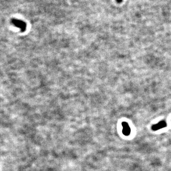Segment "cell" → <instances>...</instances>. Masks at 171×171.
Masks as SVG:
<instances>
[{
	"label": "cell",
	"mask_w": 171,
	"mask_h": 171,
	"mask_svg": "<svg viewBox=\"0 0 171 171\" xmlns=\"http://www.w3.org/2000/svg\"><path fill=\"white\" fill-rule=\"evenodd\" d=\"M167 126V124L165 121H161L156 124L153 125L152 126V129L153 131H156L161 128H164Z\"/></svg>",
	"instance_id": "obj_2"
},
{
	"label": "cell",
	"mask_w": 171,
	"mask_h": 171,
	"mask_svg": "<svg viewBox=\"0 0 171 171\" xmlns=\"http://www.w3.org/2000/svg\"><path fill=\"white\" fill-rule=\"evenodd\" d=\"M117 2H121L122 0H117Z\"/></svg>",
	"instance_id": "obj_3"
},
{
	"label": "cell",
	"mask_w": 171,
	"mask_h": 171,
	"mask_svg": "<svg viewBox=\"0 0 171 171\" xmlns=\"http://www.w3.org/2000/svg\"><path fill=\"white\" fill-rule=\"evenodd\" d=\"M122 125L123 126V134L125 136L129 135L131 133V128L128 125V123L126 122H123L122 123Z\"/></svg>",
	"instance_id": "obj_1"
}]
</instances>
